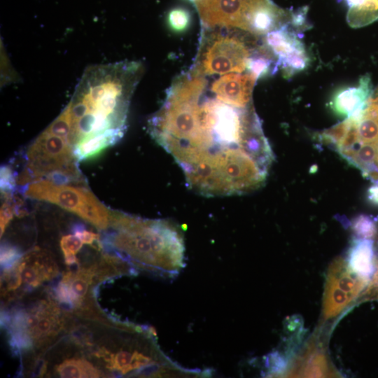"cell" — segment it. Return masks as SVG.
<instances>
[{"instance_id": "25", "label": "cell", "mask_w": 378, "mask_h": 378, "mask_svg": "<svg viewBox=\"0 0 378 378\" xmlns=\"http://www.w3.org/2000/svg\"><path fill=\"white\" fill-rule=\"evenodd\" d=\"M20 258V251L13 246L4 244L1 247V263L9 267L18 262Z\"/></svg>"}, {"instance_id": "17", "label": "cell", "mask_w": 378, "mask_h": 378, "mask_svg": "<svg viewBox=\"0 0 378 378\" xmlns=\"http://www.w3.org/2000/svg\"><path fill=\"white\" fill-rule=\"evenodd\" d=\"M57 370L61 377H97L99 371L89 362L83 359L66 360L61 363Z\"/></svg>"}, {"instance_id": "29", "label": "cell", "mask_w": 378, "mask_h": 378, "mask_svg": "<svg viewBox=\"0 0 378 378\" xmlns=\"http://www.w3.org/2000/svg\"><path fill=\"white\" fill-rule=\"evenodd\" d=\"M188 1H190V2H192V3L194 4V3H195L196 1H197L198 0H188Z\"/></svg>"}, {"instance_id": "26", "label": "cell", "mask_w": 378, "mask_h": 378, "mask_svg": "<svg viewBox=\"0 0 378 378\" xmlns=\"http://www.w3.org/2000/svg\"><path fill=\"white\" fill-rule=\"evenodd\" d=\"M74 233L83 244L92 246L94 242L99 241V234L85 230L82 225H76L74 227Z\"/></svg>"}, {"instance_id": "11", "label": "cell", "mask_w": 378, "mask_h": 378, "mask_svg": "<svg viewBox=\"0 0 378 378\" xmlns=\"http://www.w3.org/2000/svg\"><path fill=\"white\" fill-rule=\"evenodd\" d=\"M318 347L316 344L310 343L287 374L302 377H335L336 373L326 355Z\"/></svg>"}, {"instance_id": "1", "label": "cell", "mask_w": 378, "mask_h": 378, "mask_svg": "<svg viewBox=\"0 0 378 378\" xmlns=\"http://www.w3.org/2000/svg\"><path fill=\"white\" fill-rule=\"evenodd\" d=\"M190 69L176 76L148 120L152 138L181 168L186 184L206 197L241 195L260 188L274 161L253 104L240 107L210 91Z\"/></svg>"}, {"instance_id": "2", "label": "cell", "mask_w": 378, "mask_h": 378, "mask_svg": "<svg viewBox=\"0 0 378 378\" xmlns=\"http://www.w3.org/2000/svg\"><path fill=\"white\" fill-rule=\"evenodd\" d=\"M144 71L141 62L128 60L91 65L84 71L62 111L69 122L68 141L73 148L92 139L108 146L120 140Z\"/></svg>"}, {"instance_id": "30", "label": "cell", "mask_w": 378, "mask_h": 378, "mask_svg": "<svg viewBox=\"0 0 378 378\" xmlns=\"http://www.w3.org/2000/svg\"><path fill=\"white\" fill-rule=\"evenodd\" d=\"M374 100L378 102V92L377 93V97H376V99Z\"/></svg>"}, {"instance_id": "22", "label": "cell", "mask_w": 378, "mask_h": 378, "mask_svg": "<svg viewBox=\"0 0 378 378\" xmlns=\"http://www.w3.org/2000/svg\"><path fill=\"white\" fill-rule=\"evenodd\" d=\"M17 176L8 165L1 167V192L3 196L13 195L17 184Z\"/></svg>"}, {"instance_id": "14", "label": "cell", "mask_w": 378, "mask_h": 378, "mask_svg": "<svg viewBox=\"0 0 378 378\" xmlns=\"http://www.w3.org/2000/svg\"><path fill=\"white\" fill-rule=\"evenodd\" d=\"M346 22L353 28L368 25L378 20V0H346Z\"/></svg>"}, {"instance_id": "20", "label": "cell", "mask_w": 378, "mask_h": 378, "mask_svg": "<svg viewBox=\"0 0 378 378\" xmlns=\"http://www.w3.org/2000/svg\"><path fill=\"white\" fill-rule=\"evenodd\" d=\"M82 246V241L76 235L68 234L61 239L60 247L66 265H71L78 262L76 254L80 251Z\"/></svg>"}, {"instance_id": "3", "label": "cell", "mask_w": 378, "mask_h": 378, "mask_svg": "<svg viewBox=\"0 0 378 378\" xmlns=\"http://www.w3.org/2000/svg\"><path fill=\"white\" fill-rule=\"evenodd\" d=\"M110 246L136 266L174 279L186 265L180 230L166 220H148L111 211Z\"/></svg>"}, {"instance_id": "6", "label": "cell", "mask_w": 378, "mask_h": 378, "mask_svg": "<svg viewBox=\"0 0 378 378\" xmlns=\"http://www.w3.org/2000/svg\"><path fill=\"white\" fill-rule=\"evenodd\" d=\"M20 188L24 197L56 204L99 229L110 225L111 211L88 188L55 183L46 178Z\"/></svg>"}, {"instance_id": "23", "label": "cell", "mask_w": 378, "mask_h": 378, "mask_svg": "<svg viewBox=\"0 0 378 378\" xmlns=\"http://www.w3.org/2000/svg\"><path fill=\"white\" fill-rule=\"evenodd\" d=\"M13 195L4 196V202L1 206L0 212V228L1 237L4 232L8 224L12 220L15 214L14 204L12 198Z\"/></svg>"}, {"instance_id": "27", "label": "cell", "mask_w": 378, "mask_h": 378, "mask_svg": "<svg viewBox=\"0 0 378 378\" xmlns=\"http://www.w3.org/2000/svg\"><path fill=\"white\" fill-rule=\"evenodd\" d=\"M363 177L368 178L372 183L378 184V167L373 166L362 172Z\"/></svg>"}, {"instance_id": "19", "label": "cell", "mask_w": 378, "mask_h": 378, "mask_svg": "<svg viewBox=\"0 0 378 378\" xmlns=\"http://www.w3.org/2000/svg\"><path fill=\"white\" fill-rule=\"evenodd\" d=\"M378 218L370 215L359 214L350 223L356 238L372 239L377 232Z\"/></svg>"}, {"instance_id": "15", "label": "cell", "mask_w": 378, "mask_h": 378, "mask_svg": "<svg viewBox=\"0 0 378 378\" xmlns=\"http://www.w3.org/2000/svg\"><path fill=\"white\" fill-rule=\"evenodd\" d=\"M359 142L374 146L378 151V102L370 99L358 123Z\"/></svg>"}, {"instance_id": "8", "label": "cell", "mask_w": 378, "mask_h": 378, "mask_svg": "<svg viewBox=\"0 0 378 378\" xmlns=\"http://www.w3.org/2000/svg\"><path fill=\"white\" fill-rule=\"evenodd\" d=\"M256 81L255 76L248 72L228 73L216 79L209 90L224 102L246 107L252 104V93Z\"/></svg>"}, {"instance_id": "4", "label": "cell", "mask_w": 378, "mask_h": 378, "mask_svg": "<svg viewBox=\"0 0 378 378\" xmlns=\"http://www.w3.org/2000/svg\"><path fill=\"white\" fill-rule=\"evenodd\" d=\"M26 163L17 177L20 186L46 178L59 184L82 181L74 148L66 139L44 130L29 145Z\"/></svg>"}, {"instance_id": "24", "label": "cell", "mask_w": 378, "mask_h": 378, "mask_svg": "<svg viewBox=\"0 0 378 378\" xmlns=\"http://www.w3.org/2000/svg\"><path fill=\"white\" fill-rule=\"evenodd\" d=\"M372 300H378V260L376 261L374 272L360 295V301Z\"/></svg>"}, {"instance_id": "16", "label": "cell", "mask_w": 378, "mask_h": 378, "mask_svg": "<svg viewBox=\"0 0 378 378\" xmlns=\"http://www.w3.org/2000/svg\"><path fill=\"white\" fill-rule=\"evenodd\" d=\"M92 276V269L83 270L76 273L69 272L64 275L61 283L67 288L72 304H78L85 296Z\"/></svg>"}, {"instance_id": "7", "label": "cell", "mask_w": 378, "mask_h": 378, "mask_svg": "<svg viewBox=\"0 0 378 378\" xmlns=\"http://www.w3.org/2000/svg\"><path fill=\"white\" fill-rule=\"evenodd\" d=\"M369 281L355 274L343 258L331 262L327 271L323 300V317L332 319L354 302L367 287Z\"/></svg>"}, {"instance_id": "5", "label": "cell", "mask_w": 378, "mask_h": 378, "mask_svg": "<svg viewBox=\"0 0 378 378\" xmlns=\"http://www.w3.org/2000/svg\"><path fill=\"white\" fill-rule=\"evenodd\" d=\"M237 29L202 28L198 50L190 69L206 76L246 71L251 48Z\"/></svg>"}, {"instance_id": "28", "label": "cell", "mask_w": 378, "mask_h": 378, "mask_svg": "<svg viewBox=\"0 0 378 378\" xmlns=\"http://www.w3.org/2000/svg\"><path fill=\"white\" fill-rule=\"evenodd\" d=\"M367 197L371 204L378 206V184H374L368 189Z\"/></svg>"}, {"instance_id": "18", "label": "cell", "mask_w": 378, "mask_h": 378, "mask_svg": "<svg viewBox=\"0 0 378 378\" xmlns=\"http://www.w3.org/2000/svg\"><path fill=\"white\" fill-rule=\"evenodd\" d=\"M351 118L315 134L314 139L318 143L335 150L344 137L351 124Z\"/></svg>"}, {"instance_id": "9", "label": "cell", "mask_w": 378, "mask_h": 378, "mask_svg": "<svg viewBox=\"0 0 378 378\" xmlns=\"http://www.w3.org/2000/svg\"><path fill=\"white\" fill-rule=\"evenodd\" d=\"M370 78L363 76L356 87H349L336 92L329 106L334 113L342 118H351L360 122L370 100Z\"/></svg>"}, {"instance_id": "21", "label": "cell", "mask_w": 378, "mask_h": 378, "mask_svg": "<svg viewBox=\"0 0 378 378\" xmlns=\"http://www.w3.org/2000/svg\"><path fill=\"white\" fill-rule=\"evenodd\" d=\"M191 17L189 11L184 8H174L167 15V22L175 31H183L190 25Z\"/></svg>"}, {"instance_id": "12", "label": "cell", "mask_w": 378, "mask_h": 378, "mask_svg": "<svg viewBox=\"0 0 378 378\" xmlns=\"http://www.w3.org/2000/svg\"><path fill=\"white\" fill-rule=\"evenodd\" d=\"M346 260L355 274L370 281L377 261L372 239L356 238L349 249Z\"/></svg>"}, {"instance_id": "10", "label": "cell", "mask_w": 378, "mask_h": 378, "mask_svg": "<svg viewBox=\"0 0 378 378\" xmlns=\"http://www.w3.org/2000/svg\"><path fill=\"white\" fill-rule=\"evenodd\" d=\"M20 275L22 282L36 287L43 281L52 277L56 272L55 265L47 254L33 251L26 255L15 265Z\"/></svg>"}, {"instance_id": "13", "label": "cell", "mask_w": 378, "mask_h": 378, "mask_svg": "<svg viewBox=\"0 0 378 378\" xmlns=\"http://www.w3.org/2000/svg\"><path fill=\"white\" fill-rule=\"evenodd\" d=\"M59 324L56 307L42 302L28 316L24 315L23 329H27L34 339L41 340L52 335Z\"/></svg>"}]
</instances>
